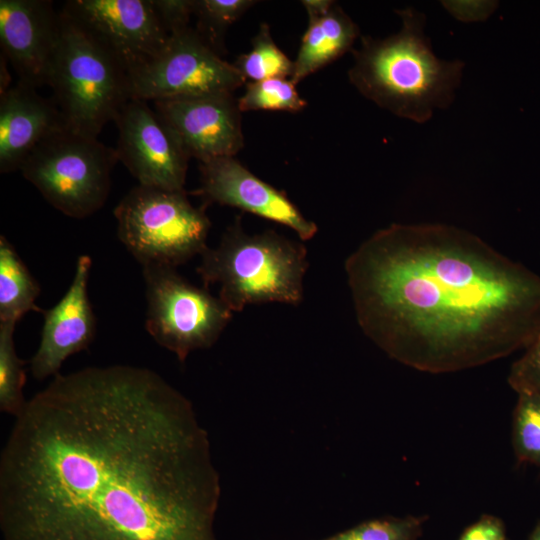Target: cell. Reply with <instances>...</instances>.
<instances>
[{
    "instance_id": "obj_1",
    "label": "cell",
    "mask_w": 540,
    "mask_h": 540,
    "mask_svg": "<svg viewBox=\"0 0 540 540\" xmlns=\"http://www.w3.org/2000/svg\"><path fill=\"white\" fill-rule=\"evenodd\" d=\"M220 479L191 402L130 365L57 374L0 456L3 540H216Z\"/></svg>"
},
{
    "instance_id": "obj_2",
    "label": "cell",
    "mask_w": 540,
    "mask_h": 540,
    "mask_svg": "<svg viewBox=\"0 0 540 540\" xmlns=\"http://www.w3.org/2000/svg\"><path fill=\"white\" fill-rule=\"evenodd\" d=\"M345 272L363 333L422 372L490 363L540 331V276L456 226L392 224L348 256Z\"/></svg>"
},
{
    "instance_id": "obj_3",
    "label": "cell",
    "mask_w": 540,
    "mask_h": 540,
    "mask_svg": "<svg viewBox=\"0 0 540 540\" xmlns=\"http://www.w3.org/2000/svg\"><path fill=\"white\" fill-rule=\"evenodd\" d=\"M402 27L384 39L361 37L352 50L348 71L353 86L380 108L417 123L435 109H446L455 98L464 63L436 57L425 34V15L413 7L398 10Z\"/></svg>"
},
{
    "instance_id": "obj_4",
    "label": "cell",
    "mask_w": 540,
    "mask_h": 540,
    "mask_svg": "<svg viewBox=\"0 0 540 540\" xmlns=\"http://www.w3.org/2000/svg\"><path fill=\"white\" fill-rule=\"evenodd\" d=\"M308 265L301 242L272 230L248 234L237 216L219 244L201 254L196 271L205 287L217 284L221 301L239 312L248 305L301 303Z\"/></svg>"
},
{
    "instance_id": "obj_5",
    "label": "cell",
    "mask_w": 540,
    "mask_h": 540,
    "mask_svg": "<svg viewBox=\"0 0 540 540\" xmlns=\"http://www.w3.org/2000/svg\"><path fill=\"white\" fill-rule=\"evenodd\" d=\"M60 12V37L48 85L65 128L97 138L131 99L128 75L72 20Z\"/></svg>"
},
{
    "instance_id": "obj_6",
    "label": "cell",
    "mask_w": 540,
    "mask_h": 540,
    "mask_svg": "<svg viewBox=\"0 0 540 540\" xmlns=\"http://www.w3.org/2000/svg\"><path fill=\"white\" fill-rule=\"evenodd\" d=\"M205 208L193 206L185 190L139 184L113 213L119 240L142 267L176 268L208 248L211 222Z\"/></svg>"
},
{
    "instance_id": "obj_7",
    "label": "cell",
    "mask_w": 540,
    "mask_h": 540,
    "mask_svg": "<svg viewBox=\"0 0 540 540\" xmlns=\"http://www.w3.org/2000/svg\"><path fill=\"white\" fill-rule=\"evenodd\" d=\"M116 150L91 138L60 129L45 138L20 171L54 208L71 218L94 214L106 202Z\"/></svg>"
},
{
    "instance_id": "obj_8",
    "label": "cell",
    "mask_w": 540,
    "mask_h": 540,
    "mask_svg": "<svg viewBox=\"0 0 540 540\" xmlns=\"http://www.w3.org/2000/svg\"><path fill=\"white\" fill-rule=\"evenodd\" d=\"M146 287L145 327L156 343L180 362L195 350L210 348L232 319L233 312L174 267H142Z\"/></svg>"
},
{
    "instance_id": "obj_9",
    "label": "cell",
    "mask_w": 540,
    "mask_h": 540,
    "mask_svg": "<svg viewBox=\"0 0 540 540\" xmlns=\"http://www.w3.org/2000/svg\"><path fill=\"white\" fill-rule=\"evenodd\" d=\"M130 96L156 101L211 93H233L246 79L187 28L169 36L149 62L128 74Z\"/></svg>"
},
{
    "instance_id": "obj_10",
    "label": "cell",
    "mask_w": 540,
    "mask_h": 540,
    "mask_svg": "<svg viewBox=\"0 0 540 540\" xmlns=\"http://www.w3.org/2000/svg\"><path fill=\"white\" fill-rule=\"evenodd\" d=\"M61 12L127 75L155 57L169 39L151 0H69Z\"/></svg>"
},
{
    "instance_id": "obj_11",
    "label": "cell",
    "mask_w": 540,
    "mask_h": 540,
    "mask_svg": "<svg viewBox=\"0 0 540 540\" xmlns=\"http://www.w3.org/2000/svg\"><path fill=\"white\" fill-rule=\"evenodd\" d=\"M114 122L118 160L140 185L184 190L190 158L146 101L131 98Z\"/></svg>"
},
{
    "instance_id": "obj_12",
    "label": "cell",
    "mask_w": 540,
    "mask_h": 540,
    "mask_svg": "<svg viewBox=\"0 0 540 540\" xmlns=\"http://www.w3.org/2000/svg\"><path fill=\"white\" fill-rule=\"evenodd\" d=\"M154 111L189 158L234 157L244 146L241 111L233 93L153 101Z\"/></svg>"
},
{
    "instance_id": "obj_13",
    "label": "cell",
    "mask_w": 540,
    "mask_h": 540,
    "mask_svg": "<svg viewBox=\"0 0 540 540\" xmlns=\"http://www.w3.org/2000/svg\"><path fill=\"white\" fill-rule=\"evenodd\" d=\"M199 171L200 187L191 193L203 200L202 206L216 203L239 208L290 228L302 241L317 233V225L303 216L284 191L255 176L235 157L199 162Z\"/></svg>"
},
{
    "instance_id": "obj_14",
    "label": "cell",
    "mask_w": 540,
    "mask_h": 540,
    "mask_svg": "<svg viewBox=\"0 0 540 540\" xmlns=\"http://www.w3.org/2000/svg\"><path fill=\"white\" fill-rule=\"evenodd\" d=\"M60 37V12L50 0H0L1 54L19 81L48 85Z\"/></svg>"
},
{
    "instance_id": "obj_15",
    "label": "cell",
    "mask_w": 540,
    "mask_h": 540,
    "mask_svg": "<svg viewBox=\"0 0 540 540\" xmlns=\"http://www.w3.org/2000/svg\"><path fill=\"white\" fill-rule=\"evenodd\" d=\"M91 265V258L81 255L65 295L42 312L41 340L30 361L31 373L38 380L57 375L68 357L86 349L94 340L96 319L88 297Z\"/></svg>"
},
{
    "instance_id": "obj_16",
    "label": "cell",
    "mask_w": 540,
    "mask_h": 540,
    "mask_svg": "<svg viewBox=\"0 0 540 540\" xmlns=\"http://www.w3.org/2000/svg\"><path fill=\"white\" fill-rule=\"evenodd\" d=\"M65 128L53 99L18 81L0 94V172L20 170L48 136Z\"/></svg>"
},
{
    "instance_id": "obj_17",
    "label": "cell",
    "mask_w": 540,
    "mask_h": 540,
    "mask_svg": "<svg viewBox=\"0 0 540 540\" xmlns=\"http://www.w3.org/2000/svg\"><path fill=\"white\" fill-rule=\"evenodd\" d=\"M359 33L357 24L336 3L324 14L308 16L290 80L296 85L344 55Z\"/></svg>"
},
{
    "instance_id": "obj_18",
    "label": "cell",
    "mask_w": 540,
    "mask_h": 540,
    "mask_svg": "<svg viewBox=\"0 0 540 540\" xmlns=\"http://www.w3.org/2000/svg\"><path fill=\"white\" fill-rule=\"evenodd\" d=\"M40 286L4 235L0 236V322L17 323L30 311L43 312Z\"/></svg>"
},
{
    "instance_id": "obj_19",
    "label": "cell",
    "mask_w": 540,
    "mask_h": 540,
    "mask_svg": "<svg viewBox=\"0 0 540 540\" xmlns=\"http://www.w3.org/2000/svg\"><path fill=\"white\" fill-rule=\"evenodd\" d=\"M247 80L291 77L293 61L275 44L270 27L262 23L252 40V49L241 54L233 63Z\"/></svg>"
},
{
    "instance_id": "obj_20",
    "label": "cell",
    "mask_w": 540,
    "mask_h": 540,
    "mask_svg": "<svg viewBox=\"0 0 540 540\" xmlns=\"http://www.w3.org/2000/svg\"><path fill=\"white\" fill-rule=\"evenodd\" d=\"M16 323L0 322V409L17 417L25 408L23 395L25 361L16 353L14 330Z\"/></svg>"
},
{
    "instance_id": "obj_21",
    "label": "cell",
    "mask_w": 540,
    "mask_h": 540,
    "mask_svg": "<svg viewBox=\"0 0 540 540\" xmlns=\"http://www.w3.org/2000/svg\"><path fill=\"white\" fill-rule=\"evenodd\" d=\"M257 1L252 0H194L197 17L195 31L218 55L225 53L226 30Z\"/></svg>"
},
{
    "instance_id": "obj_22",
    "label": "cell",
    "mask_w": 540,
    "mask_h": 540,
    "mask_svg": "<svg viewBox=\"0 0 540 540\" xmlns=\"http://www.w3.org/2000/svg\"><path fill=\"white\" fill-rule=\"evenodd\" d=\"M512 416V446L519 464L540 468V395L517 393Z\"/></svg>"
},
{
    "instance_id": "obj_23",
    "label": "cell",
    "mask_w": 540,
    "mask_h": 540,
    "mask_svg": "<svg viewBox=\"0 0 540 540\" xmlns=\"http://www.w3.org/2000/svg\"><path fill=\"white\" fill-rule=\"evenodd\" d=\"M241 112L272 110L299 112L307 102L287 78H269L247 83L245 92L237 100Z\"/></svg>"
},
{
    "instance_id": "obj_24",
    "label": "cell",
    "mask_w": 540,
    "mask_h": 540,
    "mask_svg": "<svg viewBox=\"0 0 540 540\" xmlns=\"http://www.w3.org/2000/svg\"><path fill=\"white\" fill-rule=\"evenodd\" d=\"M427 520L425 515L376 518L321 540H418Z\"/></svg>"
},
{
    "instance_id": "obj_25",
    "label": "cell",
    "mask_w": 540,
    "mask_h": 540,
    "mask_svg": "<svg viewBox=\"0 0 540 540\" xmlns=\"http://www.w3.org/2000/svg\"><path fill=\"white\" fill-rule=\"evenodd\" d=\"M508 383L516 392L540 395V331L511 366Z\"/></svg>"
},
{
    "instance_id": "obj_26",
    "label": "cell",
    "mask_w": 540,
    "mask_h": 540,
    "mask_svg": "<svg viewBox=\"0 0 540 540\" xmlns=\"http://www.w3.org/2000/svg\"><path fill=\"white\" fill-rule=\"evenodd\" d=\"M162 27L170 35L189 28L194 0H151Z\"/></svg>"
},
{
    "instance_id": "obj_27",
    "label": "cell",
    "mask_w": 540,
    "mask_h": 540,
    "mask_svg": "<svg viewBox=\"0 0 540 540\" xmlns=\"http://www.w3.org/2000/svg\"><path fill=\"white\" fill-rule=\"evenodd\" d=\"M459 540H509L503 521L490 514H483L468 526Z\"/></svg>"
},
{
    "instance_id": "obj_28",
    "label": "cell",
    "mask_w": 540,
    "mask_h": 540,
    "mask_svg": "<svg viewBox=\"0 0 540 540\" xmlns=\"http://www.w3.org/2000/svg\"><path fill=\"white\" fill-rule=\"evenodd\" d=\"M461 21H478L488 17L496 7L495 2H442Z\"/></svg>"
},
{
    "instance_id": "obj_29",
    "label": "cell",
    "mask_w": 540,
    "mask_h": 540,
    "mask_svg": "<svg viewBox=\"0 0 540 540\" xmlns=\"http://www.w3.org/2000/svg\"><path fill=\"white\" fill-rule=\"evenodd\" d=\"M301 3L308 16H315L326 13L335 2L331 0H303Z\"/></svg>"
},
{
    "instance_id": "obj_30",
    "label": "cell",
    "mask_w": 540,
    "mask_h": 540,
    "mask_svg": "<svg viewBox=\"0 0 540 540\" xmlns=\"http://www.w3.org/2000/svg\"><path fill=\"white\" fill-rule=\"evenodd\" d=\"M528 540H540V520L529 535Z\"/></svg>"
}]
</instances>
